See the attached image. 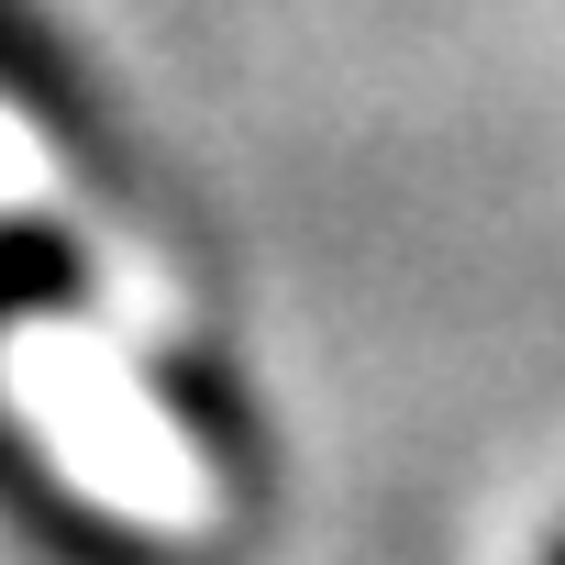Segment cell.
Returning <instances> with one entry per match:
<instances>
[{
    "instance_id": "obj_1",
    "label": "cell",
    "mask_w": 565,
    "mask_h": 565,
    "mask_svg": "<svg viewBox=\"0 0 565 565\" xmlns=\"http://www.w3.org/2000/svg\"><path fill=\"white\" fill-rule=\"evenodd\" d=\"M0 388H12V411L56 444V466L89 499H111L134 521H189L200 510L189 499V455L156 433V411L134 399V377L100 344H78L56 322H23L12 344H0Z\"/></svg>"
}]
</instances>
